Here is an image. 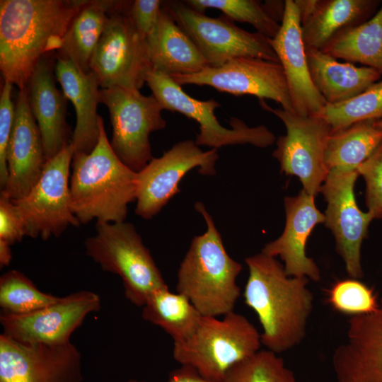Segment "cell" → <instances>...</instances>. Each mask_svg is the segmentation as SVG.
<instances>
[{
	"mask_svg": "<svg viewBox=\"0 0 382 382\" xmlns=\"http://www.w3.org/2000/svg\"><path fill=\"white\" fill-rule=\"evenodd\" d=\"M314 197L303 189L298 195L284 198V230L278 238L266 244L262 253L274 257L279 256L284 262L288 276L318 282L320 270L306 253L307 240L313 228L325 221V214L315 205Z\"/></svg>",
	"mask_w": 382,
	"mask_h": 382,
	"instance_id": "obj_21",
	"label": "cell"
},
{
	"mask_svg": "<svg viewBox=\"0 0 382 382\" xmlns=\"http://www.w3.org/2000/svg\"><path fill=\"white\" fill-rule=\"evenodd\" d=\"M86 0H1L0 70L19 90L40 59L62 47L67 28Z\"/></svg>",
	"mask_w": 382,
	"mask_h": 382,
	"instance_id": "obj_2",
	"label": "cell"
},
{
	"mask_svg": "<svg viewBox=\"0 0 382 382\" xmlns=\"http://www.w3.org/2000/svg\"><path fill=\"white\" fill-rule=\"evenodd\" d=\"M54 74L65 97L75 108L76 126L71 139L74 153L89 154L96 146L100 133L98 82L92 72H83L71 60L57 56Z\"/></svg>",
	"mask_w": 382,
	"mask_h": 382,
	"instance_id": "obj_23",
	"label": "cell"
},
{
	"mask_svg": "<svg viewBox=\"0 0 382 382\" xmlns=\"http://www.w3.org/2000/svg\"><path fill=\"white\" fill-rule=\"evenodd\" d=\"M180 86H209L234 96L251 95L260 100L270 99L282 109L294 112L286 80L280 63L257 57H243L218 66L170 76Z\"/></svg>",
	"mask_w": 382,
	"mask_h": 382,
	"instance_id": "obj_14",
	"label": "cell"
},
{
	"mask_svg": "<svg viewBox=\"0 0 382 382\" xmlns=\"http://www.w3.org/2000/svg\"><path fill=\"white\" fill-rule=\"evenodd\" d=\"M313 116L323 120L332 131L363 121L382 119V81L345 101L327 103Z\"/></svg>",
	"mask_w": 382,
	"mask_h": 382,
	"instance_id": "obj_32",
	"label": "cell"
},
{
	"mask_svg": "<svg viewBox=\"0 0 382 382\" xmlns=\"http://www.w3.org/2000/svg\"><path fill=\"white\" fill-rule=\"evenodd\" d=\"M99 138L89 154L74 153L69 179L70 203L80 224L93 219L125 221L129 204L136 201L137 173L113 151L99 119Z\"/></svg>",
	"mask_w": 382,
	"mask_h": 382,
	"instance_id": "obj_3",
	"label": "cell"
},
{
	"mask_svg": "<svg viewBox=\"0 0 382 382\" xmlns=\"http://www.w3.org/2000/svg\"><path fill=\"white\" fill-rule=\"evenodd\" d=\"M190 7L200 13L207 8L220 10L231 21L248 23L257 32L272 39L277 34L282 21L284 1L256 0H186Z\"/></svg>",
	"mask_w": 382,
	"mask_h": 382,
	"instance_id": "obj_31",
	"label": "cell"
},
{
	"mask_svg": "<svg viewBox=\"0 0 382 382\" xmlns=\"http://www.w3.org/2000/svg\"><path fill=\"white\" fill-rule=\"evenodd\" d=\"M332 364L337 382H382V297L376 311L349 318Z\"/></svg>",
	"mask_w": 382,
	"mask_h": 382,
	"instance_id": "obj_19",
	"label": "cell"
},
{
	"mask_svg": "<svg viewBox=\"0 0 382 382\" xmlns=\"http://www.w3.org/2000/svg\"><path fill=\"white\" fill-rule=\"evenodd\" d=\"M100 296L91 291L71 293L45 307L23 315L2 313L3 335L28 345H59L70 342L86 317L100 309Z\"/></svg>",
	"mask_w": 382,
	"mask_h": 382,
	"instance_id": "obj_15",
	"label": "cell"
},
{
	"mask_svg": "<svg viewBox=\"0 0 382 382\" xmlns=\"http://www.w3.org/2000/svg\"><path fill=\"white\" fill-rule=\"evenodd\" d=\"M74 153L70 143L47 160L30 192L13 201L23 217L25 236L47 240L60 236L69 226L81 224L70 203V168Z\"/></svg>",
	"mask_w": 382,
	"mask_h": 382,
	"instance_id": "obj_11",
	"label": "cell"
},
{
	"mask_svg": "<svg viewBox=\"0 0 382 382\" xmlns=\"http://www.w3.org/2000/svg\"><path fill=\"white\" fill-rule=\"evenodd\" d=\"M116 1L86 0L71 21L56 56L71 60L83 72H90L91 59Z\"/></svg>",
	"mask_w": 382,
	"mask_h": 382,
	"instance_id": "obj_27",
	"label": "cell"
},
{
	"mask_svg": "<svg viewBox=\"0 0 382 382\" xmlns=\"http://www.w3.org/2000/svg\"><path fill=\"white\" fill-rule=\"evenodd\" d=\"M376 125L382 129V119L376 121Z\"/></svg>",
	"mask_w": 382,
	"mask_h": 382,
	"instance_id": "obj_42",
	"label": "cell"
},
{
	"mask_svg": "<svg viewBox=\"0 0 382 382\" xmlns=\"http://www.w3.org/2000/svg\"><path fill=\"white\" fill-rule=\"evenodd\" d=\"M378 0H318L313 13L301 23L306 50H321L337 35L375 14Z\"/></svg>",
	"mask_w": 382,
	"mask_h": 382,
	"instance_id": "obj_26",
	"label": "cell"
},
{
	"mask_svg": "<svg viewBox=\"0 0 382 382\" xmlns=\"http://www.w3.org/2000/svg\"><path fill=\"white\" fill-rule=\"evenodd\" d=\"M218 158L216 149L203 151L190 139L174 144L159 158H153L137 172L136 214L152 219L180 192V182L190 170L197 168L202 175H215Z\"/></svg>",
	"mask_w": 382,
	"mask_h": 382,
	"instance_id": "obj_13",
	"label": "cell"
},
{
	"mask_svg": "<svg viewBox=\"0 0 382 382\" xmlns=\"http://www.w3.org/2000/svg\"><path fill=\"white\" fill-rule=\"evenodd\" d=\"M222 319L202 316L194 333L173 342V357L204 378L224 382L229 370L260 350V333L244 316L230 312Z\"/></svg>",
	"mask_w": 382,
	"mask_h": 382,
	"instance_id": "obj_5",
	"label": "cell"
},
{
	"mask_svg": "<svg viewBox=\"0 0 382 382\" xmlns=\"http://www.w3.org/2000/svg\"><path fill=\"white\" fill-rule=\"evenodd\" d=\"M195 208L203 216L207 230L192 240L178 271L176 290L187 296L202 316H224L233 311L240 296L236 279L242 265L227 253L203 203L197 202Z\"/></svg>",
	"mask_w": 382,
	"mask_h": 382,
	"instance_id": "obj_4",
	"label": "cell"
},
{
	"mask_svg": "<svg viewBox=\"0 0 382 382\" xmlns=\"http://www.w3.org/2000/svg\"><path fill=\"white\" fill-rule=\"evenodd\" d=\"M366 185V202L373 219H382V143L358 168Z\"/></svg>",
	"mask_w": 382,
	"mask_h": 382,
	"instance_id": "obj_36",
	"label": "cell"
},
{
	"mask_svg": "<svg viewBox=\"0 0 382 382\" xmlns=\"http://www.w3.org/2000/svg\"><path fill=\"white\" fill-rule=\"evenodd\" d=\"M268 42L283 68L294 112L301 116L314 115L327 103L311 77L299 12L294 1H284L281 27Z\"/></svg>",
	"mask_w": 382,
	"mask_h": 382,
	"instance_id": "obj_18",
	"label": "cell"
},
{
	"mask_svg": "<svg viewBox=\"0 0 382 382\" xmlns=\"http://www.w3.org/2000/svg\"><path fill=\"white\" fill-rule=\"evenodd\" d=\"M313 83L328 104L345 101L376 83L381 74L368 66L341 63L320 50H306Z\"/></svg>",
	"mask_w": 382,
	"mask_h": 382,
	"instance_id": "obj_25",
	"label": "cell"
},
{
	"mask_svg": "<svg viewBox=\"0 0 382 382\" xmlns=\"http://www.w3.org/2000/svg\"><path fill=\"white\" fill-rule=\"evenodd\" d=\"M8 177L3 189L16 201L26 196L39 180L47 161L40 131L29 106L26 88L19 90L8 145Z\"/></svg>",
	"mask_w": 382,
	"mask_h": 382,
	"instance_id": "obj_20",
	"label": "cell"
},
{
	"mask_svg": "<svg viewBox=\"0 0 382 382\" xmlns=\"http://www.w3.org/2000/svg\"><path fill=\"white\" fill-rule=\"evenodd\" d=\"M321 51L335 59L373 68L382 76V6L371 18L343 31Z\"/></svg>",
	"mask_w": 382,
	"mask_h": 382,
	"instance_id": "obj_30",
	"label": "cell"
},
{
	"mask_svg": "<svg viewBox=\"0 0 382 382\" xmlns=\"http://www.w3.org/2000/svg\"><path fill=\"white\" fill-rule=\"evenodd\" d=\"M162 7L193 41L208 66H221L243 57L279 63L268 38L236 26L224 15L219 18L207 16L184 1H165Z\"/></svg>",
	"mask_w": 382,
	"mask_h": 382,
	"instance_id": "obj_9",
	"label": "cell"
},
{
	"mask_svg": "<svg viewBox=\"0 0 382 382\" xmlns=\"http://www.w3.org/2000/svg\"><path fill=\"white\" fill-rule=\"evenodd\" d=\"M13 84L4 81L0 94V185L3 190L7 181L6 154L13 128L15 105L11 98Z\"/></svg>",
	"mask_w": 382,
	"mask_h": 382,
	"instance_id": "obj_37",
	"label": "cell"
},
{
	"mask_svg": "<svg viewBox=\"0 0 382 382\" xmlns=\"http://www.w3.org/2000/svg\"><path fill=\"white\" fill-rule=\"evenodd\" d=\"M327 302L334 311L350 317L371 313L379 305L374 289L353 278L336 282L327 291Z\"/></svg>",
	"mask_w": 382,
	"mask_h": 382,
	"instance_id": "obj_35",
	"label": "cell"
},
{
	"mask_svg": "<svg viewBox=\"0 0 382 382\" xmlns=\"http://www.w3.org/2000/svg\"><path fill=\"white\" fill-rule=\"evenodd\" d=\"M96 230L85 241L86 253L121 278L131 303L142 307L154 291L168 287L133 224L96 221Z\"/></svg>",
	"mask_w": 382,
	"mask_h": 382,
	"instance_id": "obj_6",
	"label": "cell"
},
{
	"mask_svg": "<svg viewBox=\"0 0 382 382\" xmlns=\"http://www.w3.org/2000/svg\"><path fill=\"white\" fill-rule=\"evenodd\" d=\"M376 121H363L332 131L324 155L328 172L358 171L382 143V129Z\"/></svg>",
	"mask_w": 382,
	"mask_h": 382,
	"instance_id": "obj_28",
	"label": "cell"
},
{
	"mask_svg": "<svg viewBox=\"0 0 382 382\" xmlns=\"http://www.w3.org/2000/svg\"><path fill=\"white\" fill-rule=\"evenodd\" d=\"M163 1L134 0L130 1L128 12L129 17L139 33L147 36L155 28L161 9Z\"/></svg>",
	"mask_w": 382,
	"mask_h": 382,
	"instance_id": "obj_39",
	"label": "cell"
},
{
	"mask_svg": "<svg viewBox=\"0 0 382 382\" xmlns=\"http://www.w3.org/2000/svg\"><path fill=\"white\" fill-rule=\"evenodd\" d=\"M59 297L40 291L22 272L10 270L0 278L1 313L23 315L56 302Z\"/></svg>",
	"mask_w": 382,
	"mask_h": 382,
	"instance_id": "obj_33",
	"label": "cell"
},
{
	"mask_svg": "<svg viewBox=\"0 0 382 382\" xmlns=\"http://www.w3.org/2000/svg\"><path fill=\"white\" fill-rule=\"evenodd\" d=\"M81 354L71 342L28 345L0 335V382H82Z\"/></svg>",
	"mask_w": 382,
	"mask_h": 382,
	"instance_id": "obj_16",
	"label": "cell"
},
{
	"mask_svg": "<svg viewBox=\"0 0 382 382\" xmlns=\"http://www.w3.org/2000/svg\"><path fill=\"white\" fill-rule=\"evenodd\" d=\"M129 2L116 1L91 59L90 71L100 88L139 90L152 69L146 38L129 17Z\"/></svg>",
	"mask_w": 382,
	"mask_h": 382,
	"instance_id": "obj_7",
	"label": "cell"
},
{
	"mask_svg": "<svg viewBox=\"0 0 382 382\" xmlns=\"http://www.w3.org/2000/svg\"><path fill=\"white\" fill-rule=\"evenodd\" d=\"M11 260V245L0 241V265L1 267L7 266Z\"/></svg>",
	"mask_w": 382,
	"mask_h": 382,
	"instance_id": "obj_41",
	"label": "cell"
},
{
	"mask_svg": "<svg viewBox=\"0 0 382 382\" xmlns=\"http://www.w3.org/2000/svg\"><path fill=\"white\" fill-rule=\"evenodd\" d=\"M146 83L164 110L180 112L199 123V132L195 141L197 146L217 149L249 144L264 148L275 141L274 135L265 126L248 127L236 117L231 119V129L223 127L214 115V110L221 106L219 103L213 98L200 100L190 96L168 75L151 69L146 75Z\"/></svg>",
	"mask_w": 382,
	"mask_h": 382,
	"instance_id": "obj_10",
	"label": "cell"
},
{
	"mask_svg": "<svg viewBox=\"0 0 382 382\" xmlns=\"http://www.w3.org/2000/svg\"><path fill=\"white\" fill-rule=\"evenodd\" d=\"M25 236L21 214L6 192L0 193V241L9 245L20 242Z\"/></svg>",
	"mask_w": 382,
	"mask_h": 382,
	"instance_id": "obj_38",
	"label": "cell"
},
{
	"mask_svg": "<svg viewBox=\"0 0 382 382\" xmlns=\"http://www.w3.org/2000/svg\"><path fill=\"white\" fill-rule=\"evenodd\" d=\"M359 175L358 171L329 172L320 188L327 202L325 225L332 231L336 250L353 279L363 277L361 247L373 219L369 212H363L357 204L354 187Z\"/></svg>",
	"mask_w": 382,
	"mask_h": 382,
	"instance_id": "obj_17",
	"label": "cell"
},
{
	"mask_svg": "<svg viewBox=\"0 0 382 382\" xmlns=\"http://www.w3.org/2000/svg\"><path fill=\"white\" fill-rule=\"evenodd\" d=\"M99 101L109 110L113 151L129 168L140 171L153 158L150 134L166 127L163 108L154 95L118 86L100 88Z\"/></svg>",
	"mask_w": 382,
	"mask_h": 382,
	"instance_id": "obj_8",
	"label": "cell"
},
{
	"mask_svg": "<svg viewBox=\"0 0 382 382\" xmlns=\"http://www.w3.org/2000/svg\"><path fill=\"white\" fill-rule=\"evenodd\" d=\"M265 110L278 117L284 124L286 133L277 141L273 152L286 175L297 176L303 190L316 196L328 175L324 155L332 129L313 115L301 116L282 109H273L260 100Z\"/></svg>",
	"mask_w": 382,
	"mask_h": 382,
	"instance_id": "obj_12",
	"label": "cell"
},
{
	"mask_svg": "<svg viewBox=\"0 0 382 382\" xmlns=\"http://www.w3.org/2000/svg\"><path fill=\"white\" fill-rule=\"evenodd\" d=\"M224 382H297L284 359L268 349H260L233 366Z\"/></svg>",
	"mask_w": 382,
	"mask_h": 382,
	"instance_id": "obj_34",
	"label": "cell"
},
{
	"mask_svg": "<svg viewBox=\"0 0 382 382\" xmlns=\"http://www.w3.org/2000/svg\"><path fill=\"white\" fill-rule=\"evenodd\" d=\"M245 262L249 275L244 301L262 326V345L277 354L298 346L306 336L313 309L309 279L288 276L284 265L262 252Z\"/></svg>",
	"mask_w": 382,
	"mask_h": 382,
	"instance_id": "obj_1",
	"label": "cell"
},
{
	"mask_svg": "<svg viewBox=\"0 0 382 382\" xmlns=\"http://www.w3.org/2000/svg\"><path fill=\"white\" fill-rule=\"evenodd\" d=\"M55 63L56 54H45L36 64L25 86L47 161L71 143L70 129L66 120L67 98L56 86Z\"/></svg>",
	"mask_w": 382,
	"mask_h": 382,
	"instance_id": "obj_22",
	"label": "cell"
},
{
	"mask_svg": "<svg viewBox=\"0 0 382 382\" xmlns=\"http://www.w3.org/2000/svg\"><path fill=\"white\" fill-rule=\"evenodd\" d=\"M146 41L154 70L173 76L197 73L208 66L193 41L163 7Z\"/></svg>",
	"mask_w": 382,
	"mask_h": 382,
	"instance_id": "obj_24",
	"label": "cell"
},
{
	"mask_svg": "<svg viewBox=\"0 0 382 382\" xmlns=\"http://www.w3.org/2000/svg\"><path fill=\"white\" fill-rule=\"evenodd\" d=\"M126 382H147L130 379ZM166 382H217L207 379L202 376L193 367L187 365H181L178 369L172 371Z\"/></svg>",
	"mask_w": 382,
	"mask_h": 382,
	"instance_id": "obj_40",
	"label": "cell"
},
{
	"mask_svg": "<svg viewBox=\"0 0 382 382\" xmlns=\"http://www.w3.org/2000/svg\"><path fill=\"white\" fill-rule=\"evenodd\" d=\"M142 318L162 328L174 342L190 337L202 314L187 296L171 292L168 287L154 291L142 306Z\"/></svg>",
	"mask_w": 382,
	"mask_h": 382,
	"instance_id": "obj_29",
	"label": "cell"
}]
</instances>
